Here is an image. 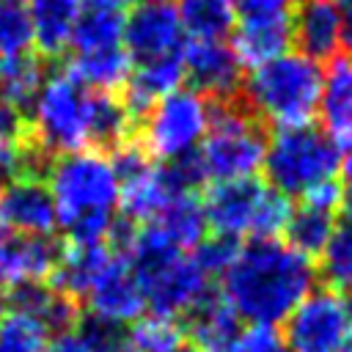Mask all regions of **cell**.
Returning a JSON list of instances; mask_svg holds the SVG:
<instances>
[{"mask_svg":"<svg viewBox=\"0 0 352 352\" xmlns=\"http://www.w3.org/2000/svg\"><path fill=\"white\" fill-rule=\"evenodd\" d=\"M341 165V148L316 126L278 129L267 143L264 176L272 190L286 198H305L314 190L333 184Z\"/></svg>","mask_w":352,"mask_h":352,"instance_id":"cell-5","label":"cell"},{"mask_svg":"<svg viewBox=\"0 0 352 352\" xmlns=\"http://www.w3.org/2000/svg\"><path fill=\"white\" fill-rule=\"evenodd\" d=\"M80 338L88 344L91 352H116L124 346V327L107 319H99L94 314H82L80 319Z\"/></svg>","mask_w":352,"mask_h":352,"instance_id":"cell-35","label":"cell"},{"mask_svg":"<svg viewBox=\"0 0 352 352\" xmlns=\"http://www.w3.org/2000/svg\"><path fill=\"white\" fill-rule=\"evenodd\" d=\"M300 0H234L236 22H292Z\"/></svg>","mask_w":352,"mask_h":352,"instance_id":"cell-36","label":"cell"},{"mask_svg":"<svg viewBox=\"0 0 352 352\" xmlns=\"http://www.w3.org/2000/svg\"><path fill=\"white\" fill-rule=\"evenodd\" d=\"M209 126V102L198 91H173L160 99L146 116L138 143L157 160H179L192 154Z\"/></svg>","mask_w":352,"mask_h":352,"instance_id":"cell-8","label":"cell"},{"mask_svg":"<svg viewBox=\"0 0 352 352\" xmlns=\"http://www.w3.org/2000/svg\"><path fill=\"white\" fill-rule=\"evenodd\" d=\"M184 316H187V322L182 324L184 336H190V344L198 346L201 352H226L228 344L242 330L239 316L228 305L223 292H212V289L195 305H190Z\"/></svg>","mask_w":352,"mask_h":352,"instance_id":"cell-17","label":"cell"},{"mask_svg":"<svg viewBox=\"0 0 352 352\" xmlns=\"http://www.w3.org/2000/svg\"><path fill=\"white\" fill-rule=\"evenodd\" d=\"M292 38L314 60L336 58L346 41L336 0H300L292 16Z\"/></svg>","mask_w":352,"mask_h":352,"instance_id":"cell-16","label":"cell"},{"mask_svg":"<svg viewBox=\"0 0 352 352\" xmlns=\"http://www.w3.org/2000/svg\"><path fill=\"white\" fill-rule=\"evenodd\" d=\"M116 352H135V349H132V346H126V344H124V346H118V349H116Z\"/></svg>","mask_w":352,"mask_h":352,"instance_id":"cell-47","label":"cell"},{"mask_svg":"<svg viewBox=\"0 0 352 352\" xmlns=\"http://www.w3.org/2000/svg\"><path fill=\"white\" fill-rule=\"evenodd\" d=\"M344 305H346V314L352 319V286H346V297H344Z\"/></svg>","mask_w":352,"mask_h":352,"instance_id":"cell-45","label":"cell"},{"mask_svg":"<svg viewBox=\"0 0 352 352\" xmlns=\"http://www.w3.org/2000/svg\"><path fill=\"white\" fill-rule=\"evenodd\" d=\"M132 0H82V6L88 8H102V11H121L124 6H129Z\"/></svg>","mask_w":352,"mask_h":352,"instance_id":"cell-43","label":"cell"},{"mask_svg":"<svg viewBox=\"0 0 352 352\" xmlns=\"http://www.w3.org/2000/svg\"><path fill=\"white\" fill-rule=\"evenodd\" d=\"M113 256L116 253L110 250L107 242H99V245L69 242L66 248H60L58 264L50 275V286L82 305V297L91 292V286L113 261Z\"/></svg>","mask_w":352,"mask_h":352,"instance_id":"cell-19","label":"cell"},{"mask_svg":"<svg viewBox=\"0 0 352 352\" xmlns=\"http://www.w3.org/2000/svg\"><path fill=\"white\" fill-rule=\"evenodd\" d=\"M322 258V275L327 278L330 286H352V212L338 217L333 223V231L319 250Z\"/></svg>","mask_w":352,"mask_h":352,"instance_id":"cell-30","label":"cell"},{"mask_svg":"<svg viewBox=\"0 0 352 352\" xmlns=\"http://www.w3.org/2000/svg\"><path fill=\"white\" fill-rule=\"evenodd\" d=\"M336 8H338V14H341L344 38L352 44V0H336Z\"/></svg>","mask_w":352,"mask_h":352,"instance_id":"cell-42","label":"cell"},{"mask_svg":"<svg viewBox=\"0 0 352 352\" xmlns=\"http://www.w3.org/2000/svg\"><path fill=\"white\" fill-rule=\"evenodd\" d=\"M176 352H201V349H198V346H192V344H182Z\"/></svg>","mask_w":352,"mask_h":352,"instance_id":"cell-46","label":"cell"},{"mask_svg":"<svg viewBox=\"0 0 352 352\" xmlns=\"http://www.w3.org/2000/svg\"><path fill=\"white\" fill-rule=\"evenodd\" d=\"M25 138H28V124L22 118V110H16L0 96V143H14Z\"/></svg>","mask_w":352,"mask_h":352,"instance_id":"cell-39","label":"cell"},{"mask_svg":"<svg viewBox=\"0 0 352 352\" xmlns=\"http://www.w3.org/2000/svg\"><path fill=\"white\" fill-rule=\"evenodd\" d=\"M124 14L121 11H102V8H88L82 11L72 47L77 52H94V50H107V47H121L124 44Z\"/></svg>","mask_w":352,"mask_h":352,"instance_id":"cell-29","label":"cell"},{"mask_svg":"<svg viewBox=\"0 0 352 352\" xmlns=\"http://www.w3.org/2000/svg\"><path fill=\"white\" fill-rule=\"evenodd\" d=\"M132 66L135 63L121 44V47H107V50H94V52H77L69 60L66 74L74 82H80L85 91L118 94L124 82L129 80Z\"/></svg>","mask_w":352,"mask_h":352,"instance_id":"cell-22","label":"cell"},{"mask_svg":"<svg viewBox=\"0 0 352 352\" xmlns=\"http://www.w3.org/2000/svg\"><path fill=\"white\" fill-rule=\"evenodd\" d=\"M336 223V209L316 206V204H300V209H292L289 226H286V242L305 253L308 258L319 253L333 231Z\"/></svg>","mask_w":352,"mask_h":352,"instance_id":"cell-28","label":"cell"},{"mask_svg":"<svg viewBox=\"0 0 352 352\" xmlns=\"http://www.w3.org/2000/svg\"><path fill=\"white\" fill-rule=\"evenodd\" d=\"M264 129L248 110L231 102H214L209 107V126L195 154L204 179L214 184L256 179L264 168Z\"/></svg>","mask_w":352,"mask_h":352,"instance_id":"cell-6","label":"cell"},{"mask_svg":"<svg viewBox=\"0 0 352 352\" xmlns=\"http://www.w3.org/2000/svg\"><path fill=\"white\" fill-rule=\"evenodd\" d=\"M44 85V66L36 55L22 52L0 63V96L16 110L30 107Z\"/></svg>","mask_w":352,"mask_h":352,"instance_id":"cell-27","label":"cell"},{"mask_svg":"<svg viewBox=\"0 0 352 352\" xmlns=\"http://www.w3.org/2000/svg\"><path fill=\"white\" fill-rule=\"evenodd\" d=\"M226 352H289L283 333L275 324H250L236 333Z\"/></svg>","mask_w":352,"mask_h":352,"instance_id":"cell-37","label":"cell"},{"mask_svg":"<svg viewBox=\"0 0 352 352\" xmlns=\"http://www.w3.org/2000/svg\"><path fill=\"white\" fill-rule=\"evenodd\" d=\"M140 3H170V0H140Z\"/></svg>","mask_w":352,"mask_h":352,"instance_id":"cell-48","label":"cell"},{"mask_svg":"<svg viewBox=\"0 0 352 352\" xmlns=\"http://www.w3.org/2000/svg\"><path fill=\"white\" fill-rule=\"evenodd\" d=\"M292 44V22H236L231 30V50L242 66H261L283 55Z\"/></svg>","mask_w":352,"mask_h":352,"instance_id":"cell-23","label":"cell"},{"mask_svg":"<svg viewBox=\"0 0 352 352\" xmlns=\"http://www.w3.org/2000/svg\"><path fill=\"white\" fill-rule=\"evenodd\" d=\"M47 187L58 223L69 231V242H107L113 209L118 206V176L110 157L94 148L58 154L50 165Z\"/></svg>","mask_w":352,"mask_h":352,"instance_id":"cell-2","label":"cell"},{"mask_svg":"<svg viewBox=\"0 0 352 352\" xmlns=\"http://www.w3.org/2000/svg\"><path fill=\"white\" fill-rule=\"evenodd\" d=\"M41 154L44 151L36 148L30 138L14 140V143H0V192L22 176H38L36 165H38Z\"/></svg>","mask_w":352,"mask_h":352,"instance_id":"cell-34","label":"cell"},{"mask_svg":"<svg viewBox=\"0 0 352 352\" xmlns=\"http://www.w3.org/2000/svg\"><path fill=\"white\" fill-rule=\"evenodd\" d=\"M344 352H352V344H349V346H346V349H344Z\"/></svg>","mask_w":352,"mask_h":352,"instance_id":"cell-49","label":"cell"},{"mask_svg":"<svg viewBox=\"0 0 352 352\" xmlns=\"http://www.w3.org/2000/svg\"><path fill=\"white\" fill-rule=\"evenodd\" d=\"M33 107L28 138L44 154H72L88 146V91L66 69L44 80Z\"/></svg>","mask_w":352,"mask_h":352,"instance_id":"cell-7","label":"cell"},{"mask_svg":"<svg viewBox=\"0 0 352 352\" xmlns=\"http://www.w3.org/2000/svg\"><path fill=\"white\" fill-rule=\"evenodd\" d=\"M47 327L28 314H8L0 322V352H44Z\"/></svg>","mask_w":352,"mask_h":352,"instance_id":"cell-32","label":"cell"},{"mask_svg":"<svg viewBox=\"0 0 352 352\" xmlns=\"http://www.w3.org/2000/svg\"><path fill=\"white\" fill-rule=\"evenodd\" d=\"M201 206L206 228L234 242H239L242 236L278 239L292 217V201L258 179L212 184Z\"/></svg>","mask_w":352,"mask_h":352,"instance_id":"cell-4","label":"cell"},{"mask_svg":"<svg viewBox=\"0 0 352 352\" xmlns=\"http://www.w3.org/2000/svg\"><path fill=\"white\" fill-rule=\"evenodd\" d=\"M176 198L173 187L168 184L165 173L160 165H148L126 179L118 182V209L121 217L135 223V226H146L151 220H157V214Z\"/></svg>","mask_w":352,"mask_h":352,"instance_id":"cell-21","label":"cell"},{"mask_svg":"<svg viewBox=\"0 0 352 352\" xmlns=\"http://www.w3.org/2000/svg\"><path fill=\"white\" fill-rule=\"evenodd\" d=\"M0 223L28 236H50L55 231V204L41 176H22L0 192Z\"/></svg>","mask_w":352,"mask_h":352,"instance_id":"cell-12","label":"cell"},{"mask_svg":"<svg viewBox=\"0 0 352 352\" xmlns=\"http://www.w3.org/2000/svg\"><path fill=\"white\" fill-rule=\"evenodd\" d=\"M148 226V223H146ZM151 226L162 234V239L168 245H173L176 250L187 253L192 248H198L204 242L206 234V217H204V206L195 198V192H184L176 195L160 214L157 220H151Z\"/></svg>","mask_w":352,"mask_h":352,"instance_id":"cell-24","label":"cell"},{"mask_svg":"<svg viewBox=\"0 0 352 352\" xmlns=\"http://www.w3.org/2000/svg\"><path fill=\"white\" fill-rule=\"evenodd\" d=\"M58 256L60 248L50 236H28V234L0 236V286L16 289L25 283L50 280Z\"/></svg>","mask_w":352,"mask_h":352,"instance_id":"cell-14","label":"cell"},{"mask_svg":"<svg viewBox=\"0 0 352 352\" xmlns=\"http://www.w3.org/2000/svg\"><path fill=\"white\" fill-rule=\"evenodd\" d=\"M44 352H91L88 344L80 338V333H63V336H55Z\"/></svg>","mask_w":352,"mask_h":352,"instance_id":"cell-40","label":"cell"},{"mask_svg":"<svg viewBox=\"0 0 352 352\" xmlns=\"http://www.w3.org/2000/svg\"><path fill=\"white\" fill-rule=\"evenodd\" d=\"M184 36L190 38H226L236 25L234 0H179L176 6Z\"/></svg>","mask_w":352,"mask_h":352,"instance_id":"cell-26","label":"cell"},{"mask_svg":"<svg viewBox=\"0 0 352 352\" xmlns=\"http://www.w3.org/2000/svg\"><path fill=\"white\" fill-rule=\"evenodd\" d=\"M283 341L289 352H344L352 344V319L333 289L311 292L289 316Z\"/></svg>","mask_w":352,"mask_h":352,"instance_id":"cell-9","label":"cell"},{"mask_svg":"<svg viewBox=\"0 0 352 352\" xmlns=\"http://www.w3.org/2000/svg\"><path fill=\"white\" fill-rule=\"evenodd\" d=\"M182 80H184L182 55L162 58V60H148V63H138V66H132V74H129V80L121 88V102L129 110V116L138 121L160 99H165L168 94L179 91Z\"/></svg>","mask_w":352,"mask_h":352,"instance_id":"cell-18","label":"cell"},{"mask_svg":"<svg viewBox=\"0 0 352 352\" xmlns=\"http://www.w3.org/2000/svg\"><path fill=\"white\" fill-rule=\"evenodd\" d=\"M6 308H8V294H6V289L0 286V322L6 319Z\"/></svg>","mask_w":352,"mask_h":352,"instance_id":"cell-44","label":"cell"},{"mask_svg":"<svg viewBox=\"0 0 352 352\" xmlns=\"http://www.w3.org/2000/svg\"><path fill=\"white\" fill-rule=\"evenodd\" d=\"M184 28L173 3H138L124 19V50L132 63L182 55Z\"/></svg>","mask_w":352,"mask_h":352,"instance_id":"cell-10","label":"cell"},{"mask_svg":"<svg viewBox=\"0 0 352 352\" xmlns=\"http://www.w3.org/2000/svg\"><path fill=\"white\" fill-rule=\"evenodd\" d=\"M338 190H341V198L352 206V148L346 151V157H341V165H338Z\"/></svg>","mask_w":352,"mask_h":352,"instance_id":"cell-41","label":"cell"},{"mask_svg":"<svg viewBox=\"0 0 352 352\" xmlns=\"http://www.w3.org/2000/svg\"><path fill=\"white\" fill-rule=\"evenodd\" d=\"M33 44L30 16L22 3L0 0V55H22Z\"/></svg>","mask_w":352,"mask_h":352,"instance_id":"cell-33","label":"cell"},{"mask_svg":"<svg viewBox=\"0 0 352 352\" xmlns=\"http://www.w3.org/2000/svg\"><path fill=\"white\" fill-rule=\"evenodd\" d=\"M236 250H239V242L214 234L212 239H204V242L195 248L192 256H195V261L201 264V270L212 278V275H223V272L228 270V264L234 261Z\"/></svg>","mask_w":352,"mask_h":352,"instance_id":"cell-38","label":"cell"},{"mask_svg":"<svg viewBox=\"0 0 352 352\" xmlns=\"http://www.w3.org/2000/svg\"><path fill=\"white\" fill-rule=\"evenodd\" d=\"M0 236H3V223H0Z\"/></svg>","mask_w":352,"mask_h":352,"instance_id":"cell-50","label":"cell"},{"mask_svg":"<svg viewBox=\"0 0 352 352\" xmlns=\"http://www.w3.org/2000/svg\"><path fill=\"white\" fill-rule=\"evenodd\" d=\"M316 270L305 253L280 239L239 245L223 272V297L239 319L278 324L314 292Z\"/></svg>","mask_w":352,"mask_h":352,"instance_id":"cell-1","label":"cell"},{"mask_svg":"<svg viewBox=\"0 0 352 352\" xmlns=\"http://www.w3.org/2000/svg\"><path fill=\"white\" fill-rule=\"evenodd\" d=\"M129 341L135 352H176L184 344V327L176 316L148 314L135 319Z\"/></svg>","mask_w":352,"mask_h":352,"instance_id":"cell-31","label":"cell"},{"mask_svg":"<svg viewBox=\"0 0 352 352\" xmlns=\"http://www.w3.org/2000/svg\"><path fill=\"white\" fill-rule=\"evenodd\" d=\"M184 77L192 82L204 99L231 102V96L242 88V63L234 55L231 44L220 38H190L182 47Z\"/></svg>","mask_w":352,"mask_h":352,"instance_id":"cell-11","label":"cell"},{"mask_svg":"<svg viewBox=\"0 0 352 352\" xmlns=\"http://www.w3.org/2000/svg\"><path fill=\"white\" fill-rule=\"evenodd\" d=\"M316 116L322 121V132L338 148H352V55H336L327 69H322Z\"/></svg>","mask_w":352,"mask_h":352,"instance_id":"cell-15","label":"cell"},{"mask_svg":"<svg viewBox=\"0 0 352 352\" xmlns=\"http://www.w3.org/2000/svg\"><path fill=\"white\" fill-rule=\"evenodd\" d=\"M242 94L253 118H261L275 129L305 126L319 107L322 66L300 50H286L250 69L242 80Z\"/></svg>","mask_w":352,"mask_h":352,"instance_id":"cell-3","label":"cell"},{"mask_svg":"<svg viewBox=\"0 0 352 352\" xmlns=\"http://www.w3.org/2000/svg\"><path fill=\"white\" fill-rule=\"evenodd\" d=\"M85 300H88V311L94 316L116 322V324L140 319V314L146 308L143 289H140L126 256H118V253L104 267V272L96 278V283L85 294Z\"/></svg>","mask_w":352,"mask_h":352,"instance_id":"cell-13","label":"cell"},{"mask_svg":"<svg viewBox=\"0 0 352 352\" xmlns=\"http://www.w3.org/2000/svg\"><path fill=\"white\" fill-rule=\"evenodd\" d=\"M82 11V0H30L28 16L36 50L44 58L63 55L72 47V36Z\"/></svg>","mask_w":352,"mask_h":352,"instance_id":"cell-20","label":"cell"},{"mask_svg":"<svg viewBox=\"0 0 352 352\" xmlns=\"http://www.w3.org/2000/svg\"><path fill=\"white\" fill-rule=\"evenodd\" d=\"M11 3H25V0H11Z\"/></svg>","mask_w":352,"mask_h":352,"instance_id":"cell-51","label":"cell"},{"mask_svg":"<svg viewBox=\"0 0 352 352\" xmlns=\"http://www.w3.org/2000/svg\"><path fill=\"white\" fill-rule=\"evenodd\" d=\"M135 118L124 107L118 94H104V91H88V146L96 148H116L124 140L135 138L132 135Z\"/></svg>","mask_w":352,"mask_h":352,"instance_id":"cell-25","label":"cell"}]
</instances>
